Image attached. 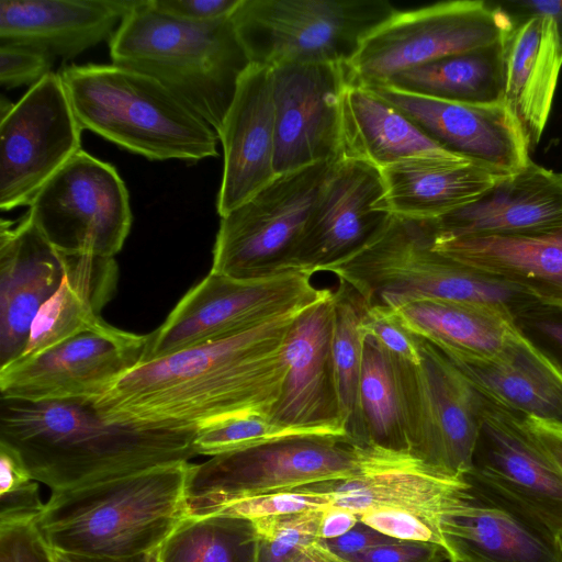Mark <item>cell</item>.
I'll return each instance as SVG.
<instances>
[{"instance_id":"obj_1","label":"cell","mask_w":562,"mask_h":562,"mask_svg":"<svg viewBox=\"0 0 562 562\" xmlns=\"http://www.w3.org/2000/svg\"><path fill=\"white\" fill-rule=\"evenodd\" d=\"M302 311L139 364L93 405L111 423L170 430L196 431L234 417H268L286 373L283 341Z\"/></svg>"},{"instance_id":"obj_2","label":"cell","mask_w":562,"mask_h":562,"mask_svg":"<svg viewBox=\"0 0 562 562\" xmlns=\"http://www.w3.org/2000/svg\"><path fill=\"white\" fill-rule=\"evenodd\" d=\"M195 434L111 423L88 398L0 401V442L52 492L189 461L198 456Z\"/></svg>"},{"instance_id":"obj_3","label":"cell","mask_w":562,"mask_h":562,"mask_svg":"<svg viewBox=\"0 0 562 562\" xmlns=\"http://www.w3.org/2000/svg\"><path fill=\"white\" fill-rule=\"evenodd\" d=\"M191 463L173 462L52 492L36 526L53 550L131 558L157 552L188 516Z\"/></svg>"},{"instance_id":"obj_4","label":"cell","mask_w":562,"mask_h":562,"mask_svg":"<svg viewBox=\"0 0 562 562\" xmlns=\"http://www.w3.org/2000/svg\"><path fill=\"white\" fill-rule=\"evenodd\" d=\"M435 220L393 215L366 247L325 272L350 288L360 306H398L442 300L499 308L514 317L538 301L486 271L432 247Z\"/></svg>"},{"instance_id":"obj_5","label":"cell","mask_w":562,"mask_h":562,"mask_svg":"<svg viewBox=\"0 0 562 562\" xmlns=\"http://www.w3.org/2000/svg\"><path fill=\"white\" fill-rule=\"evenodd\" d=\"M109 46L113 65L162 83L216 134L250 65L229 16L186 22L157 12L148 0L125 15Z\"/></svg>"},{"instance_id":"obj_6","label":"cell","mask_w":562,"mask_h":562,"mask_svg":"<svg viewBox=\"0 0 562 562\" xmlns=\"http://www.w3.org/2000/svg\"><path fill=\"white\" fill-rule=\"evenodd\" d=\"M82 130L151 160L216 157V132L156 79L116 65L58 72Z\"/></svg>"},{"instance_id":"obj_7","label":"cell","mask_w":562,"mask_h":562,"mask_svg":"<svg viewBox=\"0 0 562 562\" xmlns=\"http://www.w3.org/2000/svg\"><path fill=\"white\" fill-rule=\"evenodd\" d=\"M397 10L386 0H240L231 14L250 64H349Z\"/></svg>"},{"instance_id":"obj_8","label":"cell","mask_w":562,"mask_h":562,"mask_svg":"<svg viewBox=\"0 0 562 562\" xmlns=\"http://www.w3.org/2000/svg\"><path fill=\"white\" fill-rule=\"evenodd\" d=\"M312 276L290 270L241 280L209 272L147 335L142 364L226 339L315 304L333 290L316 288Z\"/></svg>"},{"instance_id":"obj_9","label":"cell","mask_w":562,"mask_h":562,"mask_svg":"<svg viewBox=\"0 0 562 562\" xmlns=\"http://www.w3.org/2000/svg\"><path fill=\"white\" fill-rule=\"evenodd\" d=\"M358 469V443L334 437L288 438L214 456L190 465L188 515H211L246 497L347 480Z\"/></svg>"},{"instance_id":"obj_10","label":"cell","mask_w":562,"mask_h":562,"mask_svg":"<svg viewBox=\"0 0 562 562\" xmlns=\"http://www.w3.org/2000/svg\"><path fill=\"white\" fill-rule=\"evenodd\" d=\"M420 356L419 363H412L390 355L408 451L445 474L465 477L473 468L486 397L425 339Z\"/></svg>"},{"instance_id":"obj_11","label":"cell","mask_w":562,"mask_h":562,"mask_svg":"<svg viewBox=\"0 0 562 562\" xmlns=\"http://www.w3.org/2000/svg\"><path fill=\"white\" fill-rule=\"evenodd\" d=\"M336 159L278 175L221 216L210 272L250 280L293 270L307 217Z\"/></svg>"},{"instance_id":"obj_12","label":"cell","mask_w":562,"mask_h":562,"mask_svg":"<svg viewBox=\"0 0 562 562\" xmlns=\"http://www.w3.org/2000/svg\"><path fill=\"white\" fill-rule=\"evenodd\" d=\"M514 25L495 2L447 1L398 11L376 27L348 64L351 81L382 86L396 74L501 42Z\"/></svg>"},{"instance_id":"obj_13","label":"cell","mask_w":562,"mask_h":562,"mask_svg":"<svg viewBox=\"0 0 562 562\" xmlns=\"http://www.w3.org/2000/svg\"><path fill=\"white\" fill-rule=\"evenodd\" d=\"M470 484L560 548L562 471L522 415L486 398Z\"/></svg>"},{"instance_id":"obj_14","label":"cell","mask_w":562,"mask_h":562,"mask_svg":"<svg viewBox=\"0 0 562 562\" xmlns=\"http://www.w3.org/2000/svg\"><path fill=\"white\" fill-rule=\"evenodd\" d=\"M29 206L40 232L65 254L114 258L132 225L128 192L116 169L82 149Z\"/></svg>"},{"instance_id":"obj_15","label":"cell","mask_w":562,"mask_h":562,"mask_svg":"<svg viewBox=\"0 0 562 562\" xmlns=\"http://www.w3.org/2000/svg\"><path fill=\"white\" fill-rule=\"evenodd\" d=\"M82 131L58 74L33 85L0 119V209L30 205L81 150Z\"/></svg>"},{"instance_id":"obj_16","label":"cell","mask_w":562,"mask_h":562,"mask_svg":"<svg viewBox=\"0 0 562 562\" xmlns=\"http://www.w3.org/2000/svg\"><path fill=\"white\" fill-rule=\"evenodd\" d=\"M146 342L147 335L122 330L103 321L0 369L1 398L94 400L142 364Z\"/></svg>"},{"instance_id":"obj_17","label":"cell","mask_w":562,"mask_h":562,"mask_svg":"<svg viewBox=\"0 0 562 562\" xmlns=\"http://www.w3.org/2000/svg\"><path fill=\"white\" fill-rule=\"evenodd\" d=\"M384 199L385 184L378 167L337 158L307 217L293 270L325 272L366 247L393 217Z\"/></svg>"},{"instance_id":"obj_18","label":"cell","mask_w":562,"mask_h":562,"mask_svg":"<svg viewBox=\"0 0 562 562\" xmlns=\"http://www.w3.org/2000/svg\"><path fill=\"white\" fill-rule=\"evenodd\" d=\"M277 176L341 156V99L348 64H284L272 68Z\"/></svg>"},{"instance_id":"obj_19","label":"cell","mask_w":562,"mask_h":562,"mask_svg":"<svg viewBox=\"0 0 562 562\" xmlns=\"http://www.w3.org/2000/svg\"><path fill=\"white\" fill-rule=\"evenodd\" d=\"M333 325L334 291L295 316L282 346V391L268 418L307 436L352 440L337 390Z\"/></svg>"},{"instance_id":"obj_20","label":"cell","mask_w":562,"mask_h":562,"mask_svg":"<svg viewBox=\"0 0 562 562\" xmlns=\"http://www.w3.org/2000/svg\"><path fill=\"white\" fill-rule=\"evenodd\" d=\"M358 450L355 476L307 487L330 492L331 505L357 516L371 508H389L414 514L439 528L441 519L472 495L465 477L445 474L407 450L368 443H358Z\"/></svg>"},{"instance_id":"obj_21","label":"cell","mask_w":562,"mask_h":562,"mask_svg":"<svg viewBox=\"0 0 562 562\" xmlns=\"http://www.w3.org/2000/svg\"><path fill=\"white\" fill-rule=\"evenodd\" d=\"M450 153L504 175L525 169L530 145L505 102L475 104L366 86Z\"/></svg>"},{"instance_id":"obj_22","label":"cell","mask_w":562,"mask_h":562,"mask_svg":"<svg viewBox=\"0 0 562 562\" xmlns=\"http://www.w3.org/2000/svg\"><path fill=\"white\" fill-rule=\"evenodd\" d=\"M224 154L216 210L224 216L276 177V114L271 67L250 64L217 133Z\"/></svg>"},{"instance_id":"obj_23","label":"cell","mask_w":562,"mask_h":562,"mask_svg":"<svg viewBox=\"0 0 562 562\" xmlns=\"http://www.w3.org/2000/svg\"><path fill=\"white\" fill-rule=\"evenodd\" d=\"M64 255L30 214L0 223V369L19 359L41 307L59 288Z\"/></svg>"},{"instance_id":"obj_24","label":"cell","mask_w":562,"mask_h":562,"mask_svg":"<svg viewBox=\"0 0 562 562\" xmlns=\"http://www.w3.org/2000/svg\"><path fill=\"white\" fill-rule=\"evenodd\" d=\"M436 236L509 235L562 225V173L532 160L502 177L483 195L435 220Z\"/></svg>"},{"instance_id":"obj_25","label":"cell","mask_w":562,"mask_h":562,"mask_svg":"<svg viewBox=\"0 0 562 562\" xmlns=\"http://www.w3.org/2000/svg\"><path fill=\"white\" fill-rule=\"evenodd\" d=\"M139 0H0V43L72 58L110 41Z\"/></svg>"},{"instance_id":"obj_26","label":"cell","mask_w":562,"mask_h":562,"mask_svg":"<svg viewBox=\"0 0 562 562\" xmlns=\"http://www.w3.org/2000/svg\"><path fill=\"white\" fill-rule=\"evenodd\" d=\"M513 20L503 40L504 102L531 148L540 142L552 110L562 69V40L548 15Z\"/></svg>"},{"instance_id":"obj_27","label":"cell","mask_w":562,"mask_h":562,"mask_svg":"<svg viewBox=\"0 0 562 562\" xmlns=\"http://www.w3.org/2000/svg\"><path fill=\"white\" fill-rule=\"evenodd\" d=\"M435 250L562 306V225L550 229L432 239Z\"/></svg>"},{"instance_id":"obj_28","label":"cell","mask_w":562,"mask_h":562,"mask_svg":"<svg viewBox=\"0 0 562 562\" xmlns=\"http://www.w3.org/2000/svg\"><path fill=\"white\" fill-rule=\"evenodd\" d=\"M380 170L386 210L415 220H436L470 204L507 176L459 155L413 158Z\"/></svg>"},{"instance_id":"obj_29","label":"cell","mask_w":562,"mask_h":562,"mask_svg":"<svg viewBox=\"0 0 562 562\" xmlns=\"http://www.w3.org/2000/svg\"><path fill=\"white\" fill-rule=\"evenodd\" d=\"M450 561L562 562L560 548L522 517L472 486V496L441 519Z\"/></svg>"},{"instance_id":"obj_30","label":"cell","mask_w":562,"mask_h":562,"mask_svg":"<svg viewBox=\"0 0 562 562\" xmlns=\"http://www.w3.org/2000/svg\"><path fill=\"white\" fill-rule=\"evenodd\" d=\"M449 359L486 398L562 428V372L517 329L494 360Z\"/></svg>"},{"instance_id":"obj_31","label":"cell","mask_w":562,"mask_h":562,"mask_svg":"<svg viewBox=\"0 0 562 562\" xmlns=\"http://www.w3.org/2000/svg\"><path fill=\"white\" fill-rule=\"evenodd\" d=\"M341 157L379 169L419 157L456 155L366 86L350 82L341 99Z\"/></svg>"},{"instance_id":"obj_32","label":"cell","mask_w":562,"mask_h":562,"mask_svg":"<svg viewBox=\"0 0 562 562\" xmlns=\"http://www.w3.org/2000/svg\"><path fill=\"white\" fill-rule=\"evenodd\" d=\"M63 255V281L37 313L26 348L20 358L34 356L98 326L103 322V307L114 295L119 268L113 257Z\"/></svg>"},{"instance_id":"obj_33","label":"cell","mask_w":562,"mask_h":562,"mask_svg":"<svg viewBox=\"0 0 562 562\" xmlns=\"http://www.w3.org/2000/svg\"><path fill=\"white\" fill-rule=\"evenodd\" d=\"M393 310L412 333L459 360L496 359L516 330L510 314L486 305L423 300Z\"/></svg>"},{"instance_id":"obj_34","label":"cell","mask_w":562,"mask_h":562,"mask_svg":"<svg viewBox=\"0 0 562 562\" xmlns=\"http://www.w3.org/2000/svg\"><path fill=\"white\" fill-rule=\"evenodd\" d=\"M503 40L488 47L416 66L394 75L382 86L445 101L504 102Z\"/></svg>"},{"instance_id":"obj_35","label":"cell","mask_w":562,"mask_h":562,"mask_svg":"<svg viewBox=\"0 0 562 562\" xmlns=\"http://www.w3.org/2000/svg\"><path fill=\"white\" fill-rule=\"evenodd\" d=\"M158 562H252L249 520L188 515L157 550Z\"/></svg>"},{"instance_id":"obj_36","label":"cell","mask_w":562,"mask_h":562,"mask_svg":"<svg viewBox=\"0 0 562 562\" xmlns=\"http://www.w3.org/2000/svg\"><path fill=\"white\" fill-rule=\"evenodd\" d=\"M360 414L362 443L408 451L392 358L370 337L364 339Z\"/></svg>"},{"instance_id":"obj_37","label":"cell","mask_w":562,"mask_h":562,"mask_svg":"<svg viewBox=\"0 0 562 562\" xmlns=\"http://www.w3.org/2000/svg\"><path fill=\"white\" fill-rule=\"evenodd\" d=\"M361 310L355 293L344 283L334 291L333 360L341 411L349 437L362 443L360 380L364 335Z\"/></svg>"},{"instance_id":"obj_38","label":"cell","mask_w":562,"mask_h":562,"mask_svg":"<svg viewBox=\"0 0 562 562\" xmlns=\"http://www.w3.org/2000/svg\"><path fill=\"white\" fill-rule=\"evenodd\" d=\"M324 507L249 520L252 562H289L306 544L321 539Z\"/></svg>"},{"instance_id":"obj_39","label":"cell","mask_w":562,"mask_h":562,"mask_svg":"<svg viewBox=\"0 0 562 562\" xmlns=\"http://www.w3.org/2000/svg\"><path fill=\"white\" fill-rule=\"evenodd\" d=\"M296 437L314 436L276 424L267 416L250 415L220 420L199 428L194 448L198 454L214 457Z\"/></svg>"},{"instance_id":"obj_40","label":"cell","mask_w":562,"mask_h":562,"mask_svg":"<svg viewBox=\"0 0 562 562\" xmlns=\"http://www.w3.org/2000/svg\"><path fill=\"white\" fill-rule=\"evenodd\" d=\"M333 494L312 487L260 494L233 502L214 514H226L246 520L299 513L331 505Z\"/></svg>"},{"instance_id":"obj_41","label":"cell","mask_w":562,"mask_h":562,"mask_svg":"<svg viewBox=\"0 0 562 562\" xmlns=\"http://www.w3.org/2000/svg\"><path fill=\"white\" fill-rule=\"evenodd\" d=\"M360 327L364 337L372 338L392 357L412 363L420 362L423 338L406 328L393 308L360 306Z\"/></svg>"},{"instance_id":"obj_42","label":"cell","mask_w":562,"mask_h":562,"mask_svg":"<svg viewBox=\"0 0 562 562\" xmlns=\"http://www.w3.org/2000/svg\"><path fill=\"white\" fill-rule=\"evenodd\" d=\"M517 331L562 372V306L533 303L513 317Z\"/></svg>"},{"instance_id":"obj_43","label":"cell","mask_w":562,"mask_h":562,"mask_svg":"<svg viewBox=\"0 0 562 562\" xmlns=\"http://www.w3.org/2000/svg\"><path fill=\"white\" fill-rule=\"evenodd\" d=\"M358 517L361 524L391 538L438 544L450 560V547L440 528L419 516L389 508H371Z\"/></svg>"},{"instance_id":"obj_44","label":"cell","mask_w":562,"mask_h":562,"mask_svg":"<svg viewBox=\"0 0 562 562\" xmlns=\"http://www.w3.org/2000/svg\"><path fill=\"white\" fill-rule=\"evenodd\" d=\"M53 57L19 44L0 43V82L7 89L31 87L52 72Z\"/></svg>"},{"instance_id":"obj_45","label":"cell","mask_w":562,"mask_h":562,"mask_svg":"<svg viewBox=\"0 0 562 562\" xmlns=\"http://www.w3.org/2000/svg\"><path fill=\"white\" fill-rule=\"evenodd\" d=\"M0 562H53L36 518L0 522Z\"/></svg>"},{"instance_id":"obj_46","label":"cell","mask_w":562,"mask_h":562,"mask_svg":"<svg viewBox=\"0 0 562 562\" xmlns=\"http://www.w3.org/2000/svg\"><path fill=\"white\" fill-rule=\"evenodd\" d=\"M350 562H449V555L438 544L394 540L346 558Z\"/></svg>"},{"instance_id":"obj_47","label":"cell","mask_w":562,"mask_h":562,"mask_svg":"<svg viewBox=\"0 0 562 562\" xmlns=\"http://www.w3.org/2000/svg\"><path fill=\"white\" fill-rule=\"evenodd\" d=\"M157 12L177 20L205 23L231 16L240 0H148Z\"/></svg>"},{"instance_id":"obj_48","label":"cell","mask_w":562,"mask_h":562,"mask_svg":"<svg viewBox=\"0 0 562 562\" xmlns=\"http://www.w3.org/2000/svg\"><path fill=\"white\" fill-rule=\"evenodd\" d=\"M37 481L0 495V522L37 518L44 507L40 498Z\"/></svg>"},{"instance_id":"obj_49","label":"cell","mask_w":562,"mask_h":562,"mask_svg":"<svg viewBox=\"0 0 562 562\" xmlns=\"http://www.w3.org/2000/svg\"><path fill=\"white\" fill-rule=\"evenodd\" d=\"M394 540L396 539L380 533L359 521V524L347 533L324 541L335 553L346 559Z\"/></svg>"},{"instance_id":"obj_50","label":"cell","mask_w":562,"mask_h":562,"mask_svg":"<svg viewBox=\"0 0 562 562\" xmlns=\"http://www.w3.org/2000/svg\"><path fill=\"white\" fill-rule=\"evenodd\" d=\"M32 480L19 453L11 447L0 442V495L13 491Z\"/></svg>"},{"instance_id":"obj_51","label":"cell","mask_w":562,"mask_h":562,"mask_svg":"<svg viewBox=\"0 0 562 562\" xmlns=\"http://www.w3.org/2000/svg\"><path fill=\"white\" fill-rule=\"evenodd\" d=\"M495 3L513 18L531 14H543L550 16L553 20L562 40V0H507Z\"/></svg>"},{"instance_id":"obj_52","label":"cell","mask_w":562,"mask_h":562,"mask_svg":"<svg viewBox=\"0 0 562 562\" xmlns=\"http://www.w3.org/2000/svg\"><path fill=\"white\" fill-rule=\"evenodd\" d=\"M359 524V517L342 507L328 505L323 509L319 537L323 540L338 538Z\"/></svg>"},{"instance_id":"obj_53","label":"cell","mask_w":562,"mask_h":562,"mask_svg":"<svg viewBox=\"0 0 562 562\" xmlns=\"http://www.w3.org/2000/svg\"><path fill=\"white\" fill-rule=\"evenodd\" d=\"M524 418L562 471V428L529 417Z\"/></svg>"},{"instance_id":"obj_54","label":"cell","mask_w":562,"mask_h":562,"mask_svg":"<svg viewBox=\"0 0 562 562\" xmlns=\"http://www.w3.org/2000/svg\"><path fill=\"white\" fill-rule=\"evenodd\" d=\"M289 562H350L335 553L323 539L300 549Z\"/></svg>"},{"instance_id":"obj_55","label":"cell","mask_w":562,"mask_h":562,"mask_svg":"<svg viewBox=\"0 0 562 562\" xmlns=\"http://www.w3.org/2000/svg\"><path fill=\"white\" fill-rule=\"evenodd\" d=\"M50 551L53 562H157V552L131 558H108Z\"/></svg>"},{"instance_id":"obj_56","label":"cell","mask_w":562,"mask_h":562,"mask_svg":"<svg viewBox=\"0 0 562 562\" xmlns=\"http://www.w3.org/2000/svg\"><path fill=\"white\" fill-rule=\"evenodd\" d=\"M13 108V104L9 102L4 95L1 97L0 101V119L4 117Z\"/></svg>"},{"instance_id":"obj_57","label":"cell","mask_w":562,"mask_h":562,"mask_svg":"<svg viewBox=\"0 0 562 562\" xmlns=\"http://www.w3.org/2000/svg\"><path fill=\"white\" fill-rule=\"evenodd\" d=\"M450 562H464V561H461V560H454V561H450Z\"/></svg>"},{"instance_id":"obj_58","label":"cell","mask_w":562,"mask_h":562,"mask_svg":"<svg viewBox=\"0 0 562 562\" xmlns=\"http://www.w3.org/2000/svg\"><path fill=\"white\" fill-rule=\"evenodd\" d=\"M560 550H561V553H562V541H561V543H560Z\"/></svg>"},{"instance_id":"obj_59","label":"cell","mask_w":562,"mask_h":562,"mask_svg":"<svg viewBox=\"0 0 562 562\" xmlns=\"http://www.w3.org/2000/svg\"><path fill=\"white\" fill-rule=\"evenodd\" d=\"M158 562V561H157Z\"/></svg>"}]
</instances>
